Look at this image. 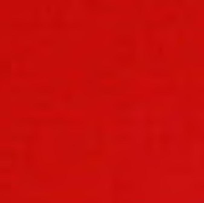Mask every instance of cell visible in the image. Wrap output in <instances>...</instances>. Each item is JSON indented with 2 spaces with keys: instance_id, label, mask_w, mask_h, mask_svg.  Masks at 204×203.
Masks as SVG:
<instances>
[{
  "instance_id": "6da1fadb",
  "label": "cell",
  "mask_w": 204,
  "mask_h": 203,
  "mask_svg": "<svg viewBox=\"0 0 204 203\" xmlns=\"http://www.w3.org/2000/svg\"><path fill=\"white\" fill-rule=\"evenodd\" d=\"M115 43L118 44V45H121V46H125V47L131 48L134 45V40L128 35H120L117 38V40H115Z\"/></svg>"
},
{
  "instance_id": "7a4b0ae2",
  "label": "cell",
  "mask_w": 204,
  "mask_h": 203,
  "mask_svg": "<svg viewBox=\"0 0 204 203\" xmlns=\"http://www.w3.org/2000/svg\"><path fill=\"white\" fill-rule=\"evenodd\" d=\"M115 60L118 62V65L121 66H128L131 64V62L134 61V55L132 53H128L125 56H115Z\"/></svg>"
},
{
  "instance_id": "3957f363",
  "label": "cell",
  "mask_w": 204,
  "mask_h": 203,
  "mask_svg": "<svg viewBox=\"0 0 204 203\" xmlns=\"http://www.w3.org/2000/svg\"><path fill=\"white\" fill-rule=\"evenodd\" d=\"M131 106H132L131 103L121 101V102H118L117 105H115V108L118 110V111H127V110L130 109Z\"/></svg>"
},
{
  "instance_id": "277c9868",
  "label": "cell",
  "mask_w": 204,
  "mask_h": 203,
  "mask_svg": "<svg viewBox=\"0 0 204 203\" xmlns=\"http://www.w3.org/2000/svg\"><path fill=\"white\" fill-rule=\"evenodd\" d=\"M51 104L48 102H38L34 104V108L40 110V111H46V110L51 109Z\"/></svg>"
},
{
  "instance_id": "5b68a950",
  "label": "cell",
  "mask_w": 204,
  "mask_h": 203,
  "mask_svg": "<svg viewBox=\"0 0 204 203\" xmlns=\"http://www.w3.org/2000/svg\"><path fill=\"white\" fill-rule=\"evenodd\" d=\"M97 78H111L115 77V73L112 71H98L96 72Z\"/></svg>"
},
{
  "instance_id": "8992f818",
  "label": "cell",
  "mask_w": 204,
  "mask_h": 203,
  "mask_svg": "<svg viewBox=\"0 0 204 203\" xmlns=\"http://www.w3.org/2000/svg\"><path fill=\"white\" fill-rule=\"evenodd\" d=\"M35 91H36L37 93H39V94H50V93L54 92V88L49 87V86H46V87H44V86H42V87L37 88Z\"/></svg>"
},
{
  "instance_id": "52a82bcc",
  "label": "cell",
  "mask_w": 204,
  "mask_h": 203,
  "mask_svg": "<svg viewBox=\"0 0 204 203\" xmlns=\"http://www.w3.org/2000/svg\"><path fill=\"white\" fill-rule=\"evenodd\" d=\"M117 91L115 88H111V87H105V88H101L99 89V92L102 93L103 95H110V94H114V93Z\"/></svg>"
},
{
  "instance_id": "ba28073f",
  "label": "cell",
  "mask_w": 204,
  "mask_h": 203,
  "mask_svg": "<svg viewBox=\"0 0 204 203\" xmlns=\"http://www.w3.org/2000/svg\"><path fill=\"white\" fill-rule=\"evenodd\" d=\"M52 26H54L58 30H62L65 28V23H64L62 19H57L56 21L52 24Z\"/></svg>"
},
{
  "instance_id": "9c48e42d",
  "label": "cell",
  "mask_w": 204,
  "mask_h": 203,
  "mask_svg": "<svg viewBox=\"0 0 204 203\" xmlns=\"http://www.w3.org/2000/svg\"><path fill=\"white\" fill-rule=\"evenodd\" d=\"M98 4H99L98 0H86V5L89 9L96 8L98 6Z\"/></svg>"
},
{
  "instance_id": "30bf717a",
  "label": "cell",
  "mask_w": 204,
  "mask_h": 203,
  "mask_svg": "<svg viewBox=\"0 0 204 203\" xmlns=\"http://www.w3.org/2000/svg\"><path fill=\"white\" fill-rule=\"evenodd\" d=\"M29 123H32L33 126H39V125L41 123L39 120H29Z\"/></svg>"
}]
</instances>
